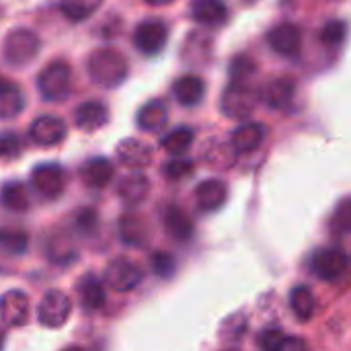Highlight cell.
<instances>
[{"mask_svg": "<svg viewBox=\"0 0 351 351\" xmlns=\"http://www.w3.org/2000/svg\"><path fill=\"white\" fill-rule=\"evenodd\" d=\"M88 74H90L93 82H97L105 88H113L125 80L128 60L117 49H111V47L99 49L88 58Z\"/></svg>", "mask_w": 351, "mask_h": 351, "instance_id": "obj_1", "label": "cell"}, {"mask_svg": "<svg viewBox=\"0 0 351 351\" xmlns=\"http://www.w3.org/2000/svg\"><path fill=\"white\" fill-rule=\"evenodd\" d=\"M39 35L31 29H12L4 39V60L8 66H25L39 53Z\"/></svg>", "mask_w": 351, "mask_h": 351, "instance_id": "obj_2", "label": "cell"}, {"mask_svg": "<svg viewBox=\"0 0 351 351\" xmlns=\"http://www.w3.org/2000/svg\"><path fill=\"white\" fill-rule=\"evenodd\" d=\"M37 88L45 101H64L72 88V72L64 62L49 64L37 78Z\"/></svg>", "mask_w": 351, "mask_h": 351, "instance_id": "obj_3", "label": "cell"}, {"mask_svg": "<svg viewBox=\"0 0 351 351\" xmlns=\"http://www.w3.org/2000/svg\"><path fill=\"white\" fill-rule=\"evenodd\" d=\"M257 105V93L249 88L245 82H232L220 101L222 113L230 119H245L253 113Z\"/></svg>", "mask_w": 351, "mask_h": 351, "instance_id": "obj_4", "label": "cell"}, {"mask_svg": "<svg viewBox=\"0 0 351 351\" xmlns=\"http://www.w3.org/2000/svg\"><path fill=\"white\" fill-rule=\"evenodd\" d=\"M64 185H66L64 169L56 162L37 165L31 173V187L43 199H58L64 193Z\"/></svg>", "mask_w": 351, "mask_h": 351, "instance_id": "obj_5", "label": "cell"}, {"mask_svg": "<svg viewBox=\"0 0 351 351\" xmlns=\"http://www.w3.org/2000/svg\"><path fill=\"white\" fill-rule=\"evenodd\" d=\"M70 313H72V300L60 290H49L37 306L39 323L49 329L62 327L70 319Z\"/></svg>", "mask_w": 351, "mask_h": 351, "instance_id": "obj_6", "label": "cell"}, {"mask_svg": "<svg viewBox=\"0 0 351 351\" xmlns=\"http://www.w3.org/2000/svg\"><path fill=\"white\" fill-rule=\"evenodd\" d=\"M144 278V271L140 269L138 263L125 259V257H119V259H113L107 269H105V282L109 288H113L115 292H130L134 290Z\"/></svg>", "mask_w": 351, "mask_h": 351, "instance_id": "obj_7", "label": "cell"}, {"mask_svg": "<svg viewBox=\"0 0 351 351\" xmlns=\"http://www.w3.org/2000/svg\"><path fill=\"white\" fill-rule=\"evenodd\" d=\"M311 269L317 278L325 282H333L343 276L348 269V255L337 247H325L317 251L311 259Z\"/></svg>", "mask_w": 351, "mask_h": 351, "instance_id": "obj_8", "label": "cell"}, {"mask_svg": "<svg viewBox=\"0 0 351 351\" xmlns=\"http://www.w3.org/2000/svg\"><path fill=\"white\" fill-rule=\"evenodd\" d=\"M167 39H169V29L162 21H156V19L140 23L134 33V45L146 56H154L162 51V47L167 45Z\"/></svg>", "mask_w": 351, "mask_h": 351, "instance_id": "obj_9", "label": "cell"}, {"mask_svg": "<svg viewBox=\"0 0 351 351\" xmlns=\"http://www.w3.org/2000/svg\"><path fill=\"white\" fill-rule=\"evenodd\" d=\"M267 41L271 45V49L284 58H298L300 51H302V33L300 29L294 25V23H280L276 25L269 35H267Z\"/></svg>", "mask_w": 351, "mask_h": 351, "instance_id": "obj_10", "label": "cell"}, {"mask_svg": "<svg viewBox=\"0 0 351 351\" xmlns=\"http://www.w3.org/2000/svg\"><path fill=\"white\" fill-rule=\"evenodd\" d=\"M31 302L21 290H8L0 296V321L6 327H23L29 321Z\"/></svg>", "mask_w": 351, "mask_h": 351, "instance_id": "obj_11", "label": "cell"}, {"mask_svg": "<svg viewBox=\"0 0 351 351\" xmlns=\"http://www.w3.org/2000/svg\"><path fill=\"white\" fill-rule=\"evenodd\" d=\"M66 123L60 117L43 115L37 117L29 128V138L37 146H56L66 138Z\"/></svg>", "mask_w": 351, "mask_h": 351, "instance_id": "obj_12", "label": "cell"}, {"mask_svg": "<svg viewBox=\"0 0 351 351\" xmlns=\"http://www.w3.org/2000/svg\"><path fill=\"white\" fill-rule=\"evenodd\" d=\"M113 175H115L113 162L107 158H90L80 167L82 183L93 187V189H103L105 185H109Z\"/></svg>", "mask_w": 351, "mask_h": 351, "instance_id": "obj_13", "label": "cell"}, {"mask_svg": "<svg viewBox=\"0 0 351 351\" xmlns=\"http://www.w3.org/2000/svg\"><path fill=\"white\" fill-rule=\"evenodd\" d=\"M226 197H228V189L218 179L204 181L195 189V202H197L199 210H204V212H216V210H220L224 206Z\"/></svg>", "mask_w": 351, "mask_h": 351, "instance_id": "obj_14", "label": "cell"}, {"mask_svg": "<svg viewBox=\"0 0 351 351\" xmlns=\"http://www.w3.org/2000/svg\"><path fill=\"white\" fill-rule=\"evenodd\" d=\"M263 138H265V128L261 123H243L232 132L230 144L239 154H247V152L257 150Z\"/></svg>", "mask_w": 351, "mask_h": 351, "instance_id": "obj_15", "label": "cell"}, {"mask_svg": "<svg viewBox=\"0 0 351 351\" xmlns=\"http://www.w3.org/2000/svg\"><path fill=\"white\" fill-rule=\"evenodd\" d=\"M191 16L202 25L216 27L228 19V8H226L224 0H193Z\"/></svg>", "mask_w": 351, "mask_h": 351, "instance_id": "obj_16", "label": "cell"}, {"mask_svg": "<svg viewBox=\"0 0 351 351\" xmlns=\"http://www.w3.org/2000/svg\"><path fill=\"white\" fill-rule=\"evenodd\" d=\"M76 125L84 132H95L99 128H103L109 121V111L103 103L99 101H86L82 103L76 113H74Z\"/></svg>", "mask_w": 351, "mask_h": 351, "instance_id": "obj_17", "label": "cell"}, {"mask_svg": "<svg viewBox=\"0 0 351 351\" xmlns=\"http://www.w3.org/2000/svg\"><path fill=\"white\" fill-rule=\"evenodd\" d=\"M117 158H119L125 167L142 169V167H148V165H150V160H152V150H150V146H146L144 142L134 140V138H128V140L119 142V146H117Z\"/></svg>", "mask_w": 351, "mask_h": 351, "instance_id": "obj_18", "label": "cell"}, {"mask_svg": "<svg viewBox=\"0 0 351 351\" xmlns=\"http://www.w3.org/2000/svg\"><path fill=\"white\" fill-rule=\"evenodd\" d=\"M204 93H206V84L199 76L195 74H187V76H181L175 80L173 84V95L175 99L185 105V107H193L197 105L202 99H204Z\"/></svg>", "mask_w": 351, "mask_h": 351, "instance_id": "obj_19", "label": "cell"}, {"mask_svg": "<svg viewBox=\"0 0 351 351\" xmlns=\"http://www.w3.org/2000/svg\"><path fill=\"white\" fill-rule=\"evenodd\" d=\"M78 296H80V306L86 313H95V311L103 308V304H105V288H103L101 280L93 274H86L78 282Z\"/></svg>", "mask_w": 351, "mask_h": 351, "instance_id": "obj_20", "label": "cell"}, {"mask_svg": "<svg viewBox=\"0 0 351 351\" xmlns=\"http://www.w3.org/2000/svg\"><path fill=\"white\" fill-rule=\"evenodd\" d=\"M294 95H296V86L292 80L288 78H278L274 80L271 84H267L261 93L263 101L274 107V109H288L294 101Z\"/></svg>", "mask_w": 351, "mask_h": 351, "instance_id": "obj_21", "label": "cell"}, {"mask_svg": "<svg viewBox=\"0 0 351 351\" xmlns=\"http://www.w3.org/2000/svg\"><path fill=\"white\" fill-rule=\"evenodd\" d=\"M162 224H165V230L175 241H189L193 234V222L189 220V216L183 210H179L175 206H169L162 212Z\"/></svg>", "mask_w": 351, "mask_h": 351, "instance_id": "obj_22", "label": "cell"}, {"mask_svg": "<svg viewBox=\"0 0 351 351\" xmlns=\"http://www.w3.org/2000/svg\"><path fill=\"white\" fill-rule=\"evenodd\" d=\"M169 109L162 101H150L138 111V125L144 132H160L167 125Z\"/></svg>", "mask_w": 351, "mask_h": 351, "instance_id": "obj_23", "label": "cell"}, {"mask_svg": "<svg viewBox=\"0 0 351 351\" xmlns=\"http://www.w3.org/2000/svg\"><path fill=\"white\" fill-rule=\"evenodd\" d=\"M0 204L8 212H27L31 208L29 191L19 181H8L0 189Z\"/></svg>", "mask_w": 351, "mask_h": 351, "instance_id": "obj_24", "label": "cell"}, {"mask_svg": "<svg viewBox=\"0 0 351 351\" xmlns=\"http://www.w3.org/2000/svg\"><path fill=\"white\" fill-rule=\"evenodd\" d=\"M25 107L23 93L16 84L0 78V119H12L16 117Z\"/></svg>", "mask_w": 351, "mask_h": 351, "instance_id": "obj_25", "label": "cell"}, {"mask_svg": "<svg viewBox=\"0 0 351 351\" xmlns=\"http://www.w3.org/2000/svg\"><path fill=\"white\" fill-rule=\"evenodd\" d=\"M148 191H150V183L144 175L140 173H134V175H128L121 179L119 187H117V193L119 197L125 202V204H140L148 197Z\"/></svg>", "mask_w": 351, "mask_h": 351, "instance_id": "obj_26", "label": "cell"}, {"mask_svg": "<svg viewBox=\"0 0 351 351\" xmlns=\"http://www.w3.org/2000/svg\"><path fill=\"white\" fill-rule=\"evenodd\" d=\"M45 255L53 261V263H70L76 257V249L70 241V237L66 232H58V234H49L47 237V245H45Z\"/></svg>", "mask_w": 351, "mask_h": 351, "instance_id": "obj_27", "label": "cell"}, {"mask_svg": "<svg viewBox=\"0 0 351 351\" xmlns=\"http://www.w3.org/2000/svg\"><path fill=\"white\" fill-rule=\"evenodd\" d=\"M119 237L125 245L130 247H138L146 241V224L142 222L140 216L134 214H125L119 220Z\"/></svg>", "mask_w": 351, "mask_h": 351, "instance_id": "obj_28", "label": "cell"}, {"mask_svg": "<svg viewBox=\"0 0 351 351\" xmlns=\"http://www.w3.org/2000/svg\"><path fill=\"white\" fill-rule=\"evenodd\" d=\"M29 247V234L23 228L4 226L0 228V249L10 255H21Z\"/></svg>", "mask_w": 351, "mask_h": 351, "instance_id": "obj_29", "label": "cell"}, {"mask_svg": "<svg viewBox=\"0 0 351 351\" xmlns=\"http://www.w3.org/2000/svg\"><path fill=\"white\" fill-rule=\"evenodd\" d=\"M101 4H103V0H62L60 8L70 21L78 23V21L93 16L101 8Z\"/></svg>", "mask_w": 351, "mask_h": 351, "instance_id": "obj_30", "label": "cell"}, {"mask_svg": "<svg viewBox=\"0 0 351 351\" xmlns=\"http://www.w3.org/2000/svg\"><path fill=\"white\" fill-rule=\"evenodd\" d=\"M191 142H193V130H189V128H177V130L169 132V134L160 140V146H162L169 154L181 156L183 152L189 150Z\"/></svg>", "mask_w": 351, "mask_h": 351, "instance_id": "obj_31", "label": "cell"}, {"mask_svg": "<svg viewBox=\"0 0 351 351\" xmlns=\"http://www.w3.org/2000/svg\"><path fill=\"white\" fill-rule=\"evenodd\" d=\"M290 304L300 321H308L315 313V296L306 286H296L290 294Z\"/></svg>", "mask_w": 351, "mask_h": 351, "instance_id": "obj_32", "label": "cell"}, {"mask_svg": "<svg viewBox=\"0 0 351 351\" xmlns=\"http://www.w3.org/2000/svg\"><path fill=\"white\" fill-rule=\"evenodd\" d=\"M346 35H348V23L335 19V21H329L323 25L319 39H321V43H325L329 47H337L339 43H343Z\"/></svg>", "mask_w": 351, "mask_h": 351, "instance_id": "obj_33", "label": "cell"}, {"mask_svg": "<svg viewBox=\"0 0 351 351\" xmlns=\"http://www.w3.org/2000/svg\"><path fill=\"white\" fill-rule=\"evenodd\" d=\"M331 230L335 234H348V232H351V197L343 199L335 208V212L331 216Z\"/></svg>", "mask_w": 351, "mask_h": 351, "instance_id": "obj_34", "label": "cell"}, {"mask_svg": "<svg viewBox=\"0 0 351 351\" xmlns=\"http://www.w3.org/2000/svg\"><path fill=\"white\" fill-rule=\"evenodd\" d=\"M191 171H193V162H191V160H185V158H175V160H169V162L162 167V173H165V177H167V179H173V181L187 177Z\"/></svg>", "mask_w": 351, "mask_h": 351, "instance_id": "obj_35", "label": "cell"}, {"mask_svg": "<svg viewBox=\"0 0 351 351\" xmlns=\"http://www.w3.org/2000/svg\"><path fill=\"white\" fill-rule=\"evenodd\" d=\"M253 70H255L253 60H249L247 56H239L230 64V78H232V82H245V78L249 74H253Z\"/></svg>", "mask_w": 351, "mask_h": 351, "instance_id": "obj_36", "label": "cell"}, {"mask_svg": "<svg viewBox=\"0 0 351 351\" xmlns=\"http://www.w3.org/2000/svg\"><path fill=\"white\" fill-rule=\"evenodd\" d=\"M76 228L82 232V234H93L97 228H99V216L95 210L90 208H84L76 214Z\"/></svg>", "mask_w": 351, "mask_h": 351, "instance_id": "obj_37", "label": "cell"}, {"mask_svg": "<svg viewBox=\"0 0 351 351\" xmlns=\"http://www.w3.org/2000/svg\"><path fill=\"white\" fill-rule=\"evenodd\" d=\"M21 152V140L12 132H0V156H16Z\"/></svg>", "mask_w": 351, "mask_h": 351, "instance_id": "obj_38", "label": "cell"}, {"mask_svg": "<svg viewBox=\"0 0 351 351\" xmlns=\"http://www.w3.org/2000/svg\"><path fill=\"white\" fill-rule=\"evenodd\" d=\"M152 269H154L158 276L169 278V276L173 274V269H175V259H173L169 253H156V255L152 257Z\"/></svg>", "mask_w": 351, "mask_h": 351, "instance_id": "obj_39", "label": "cell"}, {"mask_svg": "<svg viewBox=\"0 0 351 351\" xmlns=\"http://www.w3.org/2000/svg\"><path fill=\"white\" fill-rule=\"evenodd\" d=\"M284 337H286V335H284L280 329L263 331V333H261V337H259V348H261V351H274L278 346H280V341H282Z\"/></svg>", "mask_w": 351, "mask_h": 351, "instance_id": "obj_40", "label": "cell"}, {"mask_svg": "<svg viewBox=\"0 0 351 351\" xmlns=\"http://www.w3.org/2000/svg\"><path fill=\"white\" fill-rule=\"evenodd\" d=\"M274 351H308V346H306V341H302L300 337H290V335H286V337L280 341V346Z\"/></svg>", "mask_w": 351, "mask_h": 351, "instance_id": "obj_41", "label": "cell"}, {"mask_svg": "<svg viewBox=\"0 0 351 351\" xmlns=\"http://www.w3.org/2000/svg\"><path fill=\"white\" fill-rule=\"evenodd\" d=\"M148 4H152V6H165V4H171L173 0H146Z\"/></svg>", "mask_w": 351, "mask_h": 351, "instance_id": "obj_42", "label": "cell"}, {"mask_svg": "<svg viewBox=\"0 0 351 351\" xmlns=\"http://www.w3.org/2000/svg\"><path fill=\"white\" fill-rule=\"evenodd\" d=\"M4 348V331H2V327H0V351Z\"/></svg>", "mask_w": 351, "mask_h": 351, "instance_id": "obj_43", "label": "cell"}, {"mask_svg": "<svg viewBox=\"0 0 351 351\" xmlns=\"http://www.w3.org/2000/svg\"><path fill=\"white\" fill-rule=\"evenodd\" d=\"M64 351H84V350H80V348H68V350H64Z\"/></svg>", "mask_w": 351, "mask_h": 351, "instance_id": "obj_44", "label": "cell"}]
</instances>
